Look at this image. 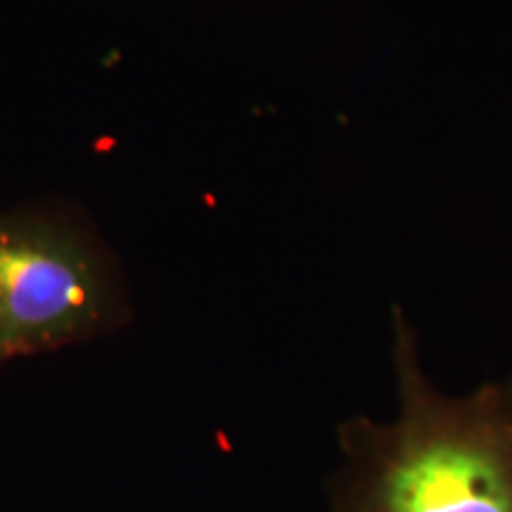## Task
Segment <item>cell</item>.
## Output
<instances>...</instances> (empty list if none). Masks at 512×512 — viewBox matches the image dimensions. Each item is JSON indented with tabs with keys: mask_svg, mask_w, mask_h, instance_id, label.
<instances>
[{
	"mask_svg": "<svg viewBox=\"0 0 512 512\" xmlns=\"http://www.w3.org/2000/svg\"><path fill=\"white\" fill-rule=\"evenodd\" d=\"M133 302L119 254L62 197L0 211V363L119 330Z\"/></svg>",
	"mask_w": 512,
	"mask_h": 512,
	"instance_id": "cell-2",
	"label": "cell"
},
{
	"mask_svg": "<svg viewBox=\"0 0 512 512\" xmlns=\"http://www.w3.org/2000/svg\"><path fill=\"white\" fill-rule=\"evenodd\" d=\"M392 325L399 413L337 427L330 512H512V370L472 394H444L401 309Z\"/></svg>",
	"mask_w": 512,
	"mask_h": 512,
	"instance_id": "cell-1",
	"label": "cell"
}]
</instances>
